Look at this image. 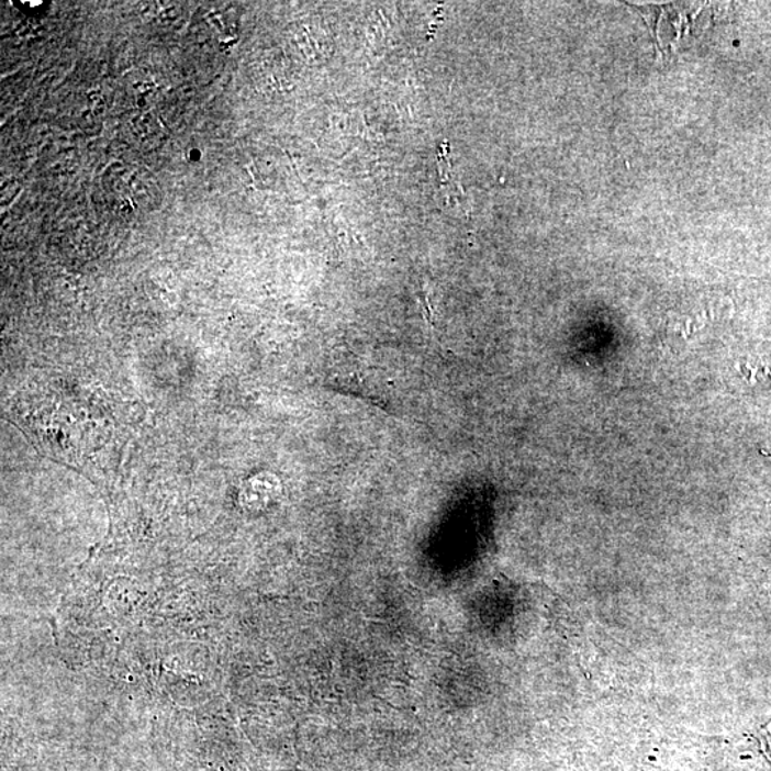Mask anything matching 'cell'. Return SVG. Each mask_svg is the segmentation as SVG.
Masks as SVG:
<instances>
[{"label": "cell", "mask_w": 771, "mask_h": 771, "mask_svg": "<svg viewBox=\"0 0 771 771\" xmlns=\"http://www.w3.org/2000/svg\"><path fill=\"white\" fill-rule=\"evenodd\" d=\"M760 742H761V750H763L764 756L768 757V759L771 763V722L769 723L768 726H764L763 728H761Z\"/></svg>", "instance_id": "2"}, {"label": "cell", "mask_w": 771, "mask_h": 771, "mask_svg": "<svg viewBox=\"0 0 771 771\" xmlns=\"http://www.w3.org/2000/svg\"><path fill=\"white\" fill-rule=\"evenodd\" d=\"M145 11L149 13L150 18L161 23H168L178 18V8H176V4L152 3L150 7L145 4Z\"/></svg>", "instance_id": "1"}]
</instances>
